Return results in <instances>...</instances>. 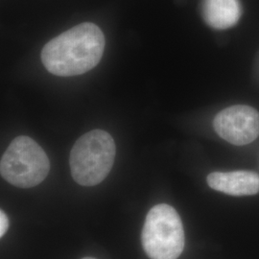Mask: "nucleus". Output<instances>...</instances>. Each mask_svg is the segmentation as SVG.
Returning <instances> with one entry per match:
<instances>
[{"label":"nucleus","instance_id":"nucleus-1","mask_svg":"<svg viewBox=\"0 0 259 259\" xmlns=\"http://www.w3.org/2000/svg\"><path fill=\"white\" fill-rule=\"evenodd\" d=\"M104 49L105 37L101 29L84 22L48 41L41 51V62L56 76H77L98 65Z\"/></svg>","mask_w":259,"mask_h":259},{"label":"nucleus","instance_id":"nucleus-2","mask_svg":"<svg viewBox=\"0 0 259 259\" xmlns=\"http://www.w3.org/2000/svg\"><path fill=\"white\" fill-rule=\"evenodd\" d=\"M115 154V142L109 133L93 130L84 134L70 153L72 178L83 186L99 185L110 174Z\"/></svg>","mask_w":259,"mask_h":259},{"label":"nucleus","instance_id":"nucleus-3","mask_svg":"<svg viewBox=\"0 0 259 259\" xmlns=\"http://www.w3.org/2000/svg\"><path fill=\"white\" fill-rule=\"evenodd\" d=\"M141 241L151 259L179 258L185 248V231L176 209L166 204L151 208L145 218Z\"/></svg>","mask_w":259,"mask_h":259},{"label":"nucleus","instance_id":"nucleus-4","mask_svg":"<svg viewBox=\"0 0 259 259\" xmlns=\"http://www.w3.org/2000/svg\"><path fill=\"white\" fill-rule=\"evenodd\" d=\"M50 170L47 153L34 139L20 136L14 139L1 157V176L19 188L42 183Z\"/></svg>","mask_w":259,"mask_h":259},{"label":"nucleus","instance_id":"nucleus-5","mask_svg":"<svg viewBox=\"0 0 259 259\" xmlns=\"http://www.w3.org/2000/svg\"><path fill=\"white\" fill-rule=\"evenodd\" d=\"M213 128L221 139L236 146L253 142L259 137V112L247 105H234L217 113Z\"/></svg>","mask_w":259,"mask_h":259},{"label":"nucleus","instance_id":"nucleus-6","mask_svg":"<svg viewBox=\"0 0 259 259\" xmlns=\"http://www.w3.org/2000/svg\"><path fill=\"white\" fill-rule=\"evenodd\" d=\"M213 190L231 196H252L259 193V175L252 171L213 172L206 178Z\"/></svg>","mask_w":259,"mask_h":259},{"label":"nucleus","instance_id":"nucleus-7","mask_svg":"<svg viewBox=\"0 0 259 259\" xmlns=\"http://www.w3.org/2000/svg\"><path fill=\"white\" fill-rule=\"evenodd\" d=\"M201 10L205 23L216 30L234 26L242 16L239 0H203Z\"/></svg>","mask_w":259,"mask_h":259},{"label":"nucleus","instance_id":"nucleus-8","mask_svg":"<svg viewBox=\"0 0 259 259\" xmlns=\"http://www.w3.org/2000/svg\"><path fill=\"white\" fill-rule=\"evenodd\" d=\"M9 228V219L3 210L0 211V237H3L4 234L8 231Z\"/></svg>","mask_w":259,"mask_h":259},{"label":"nucleus","instance_id":"nucleus-9","mask_svg":"<svg viewBox=\"0 0 259 259\" xmlns=\"http://www.w3.org/2000/svg\"><path fill=\"white\" fill-rule=\"evenodd\" d=\"M83 259H96V258H93V257H84V258Z\"/></svg>","mask_w":259,"mask_h":259}]
</instances>
